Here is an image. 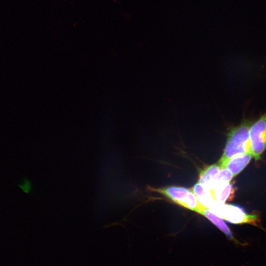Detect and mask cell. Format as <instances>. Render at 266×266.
Segmentation results:
<instances>
[{
    "instance_id": "6da1fadb",
    "label": "cell",
    "mask_w": 266,
    "mask_h": 266,
    "mask_svg": "<svg viewBox=\"0 0 266 266\" xmlns=\"http://www.w3.org/2000/svg\"><path fill=\"white\" fill-rule=\"evenodd\" d=\"M252 122L243 120L238 126L233 127L227 134L223 155L218 165L226 161L251 151L249 129Z\"/></svg>"
},
{
    "instance_id": "7a4b0ae2",
    "label": "cell",
    "mask_w": 266,
    "mask_h": 266,
    "mask_svg": "<svg viewBox=\"0 0 266 266\" xmlns=\"http://www.w3.org/2000/svg\"><path fill=\"white\" fill-rule=\"evenodd\" d=\"M208 208L217 215L233 224H255L258 221L256 215L247 214L237 205L226 204L214 200Z\"/></svg>"
},
{
    "instance_id": "3957f363",
    "label": "cell",
    "mask_w": 266,
    "mask_h": 266,
    "mask_svg": "<svg viewBox=\"0 0 266 266\" xmlns=\"http://www.w3.org/2000/svg\"><path fill=\"white\" fill-rule=\"evenodd\" d=\"M251 149L256 160L261 159L266 150V112L262 115L249 129Z\"/></svg>"
},
{
    "instance_id": "277c9868",
    "label": "cell",
    "mask_w": 266,
    "mask_h": 266,
    "mask_svg": "<svg viewBox=\"0 0 266 266\" xmlns=\"http://www.w3.org/2000/svg\"><path fill=\"white\" fill-rule=\"evenodd\" d=\"M252 157L253 156L251 151L244 154L231 158L218 165L220 168H226L229 169L234 176L246 167Z\"/></svg>"
},
{
    "instance_id": "5b68a950",
    "label": "cell",
    "mask_w": 266,
    "mask_h": 266,
    "mask_svg": "<svg viewBox=\"0 0 266 266\" xmlns=\"http://www.w3.org/2000/svg\"><path fill=\"white\" fill-rule=\"evenodd\" d=\"M208 191L213 200L221 203L233 198L234 193L233 186L230 182L218 184Z\"/></svg>"
},
{
    "instance_id": "8992f818",
    "label": "cell",
    "mask_w": 266,
    "mask_h": 266,
    "mask_svg": "<svg viewBox=\"0 0 266 266\" xmlns=\"http://www.w3.org/2000/svg\"><path fill=\"white\" fill-rule=\"evenodd\" d=\"M154 190L163 194L179 205L190 191L185 188L175 186L155 189Z\"/></svg>"
},
{
    "instance_id": "52a82bcc",
    "label": "cell",
    "mask_w": 266,
    "mask_h": 266,
    "mask_svg": "<svg viewBox=\"0 0 266 266\" xmlns=\"http://www.w3.org/2000/svg\"><path fill=\"white\" fill-rule=\"evenodd\" d=\"M200 214L206 217L229 238L233 239L231 231L222 218L214 213L208 207L205 206L203 210L200 212Z\"/></svg>"
},
{
    "instance_id": "ba28073f",
    "label": "cell",
    "mask_w": 266,
    "mask_h": 266,
    "mask_svg": "<svg viewBox=\"0 0 266 266\" xmlns=\"http://www.w3.org/2000/svg\"><path fill=\"white\" fill-rule=\"evenodd\" d=\"M220 169V167L218 164L212 165L207 167L200 173L199 183L201 184L206 189L208 190Z\"/></svg>"
},
{
    "instance_id": "9c48e42d",
    "label": "cell",
    "mask_w": 266,
    "mask_h": 266,
    "mask_svg": "<svg viewBox=\"0 0 266 266\" xmlns=\"http://www.w3.org/2000/svg\"><path fill=\"white\" fill-rule=\"evenodd\" d=\"M179 205L199 213L205 207V206L200 203L196 195L191 190L189 192L186 197L180 202Z\"/></svg>"
},
{
    "instance_id": "30bf717a",
    "label": "cell",
    "mask_w": 266,
    "mask_h": 266,
    "mask_svg": "<svg viewBox=\"0 0 266 266\" xmlns=\"http://www.w3.org/2000/svg\"><path fill=\"white\" fill-rule=\"evenodd\" d=\"M234 177L232 173L226 168H220L219 172L215 176L207 190L212 189L215 186L222 183L230 182Z\"/></svg>"
},
{
    "instance_id": "8fae6325",
    "label": "cell",
    "mask_w": 266,
    "mask_h": 266,
    "mask_svg": "<svg viewBox=\"0 0 266 266\" xmlns=\"http://www.w3.org/2000/svg\"><path fill=\"white\" fill-rule=\"evenodd\" d=\"M18 186L25 193L29 194L31 192V183L27 178H24L18 184Z\"/></svg>"
}]
</instances>
